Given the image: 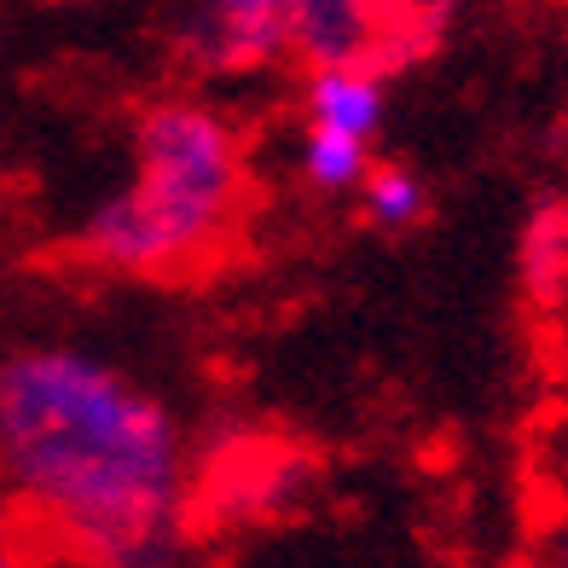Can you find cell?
Listing matches in <instances>:
<instances>
[{
	"label": "cell",
	"mask_w": 568,
	"mask_h": 568,
	"mask_svg": "<svg viewBox=\"0 0 568 568\" xmlns=\"http://www.w3.org/2000/svg\"><path fill=\"white\" fill-rule=\"evenodd\" d=\"M250 203L244 134L203 99H158L134 116V174L75 226V262L111 278L174 284L210 273Z\"/></svg>",
	"instance_id": "cell-2"
},
{
	"label": "cell",
	"mask_w": 568,
	"mask_h": 568,
	"mask_svg": "<svg viewBox=\"0 0 568 568\" xmlns=\"http://www.w3.org/2000/svg\"><path fill=\"white\" fill-rule=\"evenodd\" d=\"M0 568H18V562H12V551H7V546H0Z\"/></svg>",
	"instance_id": "cell-11"
},
{
	"label": "cell",
	"mask_w": 568,
	"mask_h": 568,
	"mask_svg": "<svg viewBox=\"0 0 568 568\" xmlns=\"http://www.w3.org/2000/svg\"><path fill=\"white\" fill-rule=\"evenodd\" d=\"M41 7H99V0H41Z\"/></svg>",
	"instance_id": "cell-10"
},
{
	"label": "cell",
	"mask_w": 568,
	"mask_h": 568,
	"mask_svg": "<svg viewBox=\"0 0 568 568\" xmlns=\"http://www.w3.org/2000/svg\"><path fill=\"white\" fill-rule=\"evenodd\" d=\"M302 116L307 128H337L348 140L377 145L389 122V75L372 64H314L302 82Z\"/></svg>",
	"instance_id": "cell-5"
},
{
	"label": "cell",
	"mask_w": 568,
	"mask_h": 568,
	"mask_svg": "<svg viewBox=\"0 0 568 568\" xmlns=\"http://www.w3.org/2000/svg\"><path fill=\"white\" fill-rule=\"evenodd\" d=\"M174 59L210 82L273 70L291 59V0H180Z\"/></svg>",
	"instance_id": "cell-4"
},
{
	"label": "cell",
	"mask_w": 568,
	"mask_h": 568,
	"mask_svg": "<svg viewBox=\"0 0 568 568\" xmlns=\"http://www.w3.org/2000/svg\"><path fill=\"white\" fill-rule=\"evenodd\" d=\"M372 169V145L348 140L337 128H302V180L325 197L359 192V180Z\"/></svg>",
	"instance_id": "cell-8"
},
{
	"label": "cell",
	"mask_w": 568,
	"mask_h": 568,
	"mask_svg": "<svg viewBox=\"0 0 568 568\" xmlns=\"http://www.w3.org/2000/svg\"><path fill=\"white\" fill-rule=\"evenodd\" d=\"M546 568H568V516L546 534Z\"/></svg>",
	"instance_id": "cell-9"
},
{
	"label": "cell",
	"mask_w": 568,
	"mask_h": 568,
	"mask_svg": "<svg viewBox=\"0 0 568 568\" xmlns=\"http://www.w3.org/2000/svg\"><path fill=\"white\" fill-rule=\"evenodd\" d=\"M354 197H359V215L377 232H412L429 215V186H424V174L406 169V163H372Z\"/></svg>",
	"instance_id": "cell-6"
},
{
	"label": "cell",
	"mask_w": 568,
	"mask_h": 568,
	"mask_svg": "<svg viewBox=\"0 0 568 568\" xmlns=\"http://www.w3.org/2000/svg\"><path fill=\"white\" fill-rule=\"evenodd\" d=\"M0 487L88 568H163L186 528L192 458L174 412L82 348L0 354Z\"/></svg>",
	"instance_id": "cell-1"
},
{
	"label": "cell",
	"mask_w": 568,
	"mask_h": 568,
	"mask_svg": "<svg viewBox=\"0 0 568 568\" xmlns=\"http://www.w3.org/2000/svg\"><path fill=\"white\" fill-rule=\"evenodd\" d=\"M458 0H291V53L302 64H372L395 75L424 59Z\"/></svg>",
	"instance_id": "cell-3"
},
{
	"label": "cell",
	"mask_w": 568,
	"mask_h": 568,
	"mask_svg": "<svg viewBox=\"0 0 568 568\" xmlns=\"http://www.w3.org/2000/svg\"><path fill=\"white\" fill-rule=\"evenodd\" d=\"M523 284L534 302H557L568 291V203H546L523 226Z\"/></svg>",
	"instance_id": "cell-7"
}]
</instances>
